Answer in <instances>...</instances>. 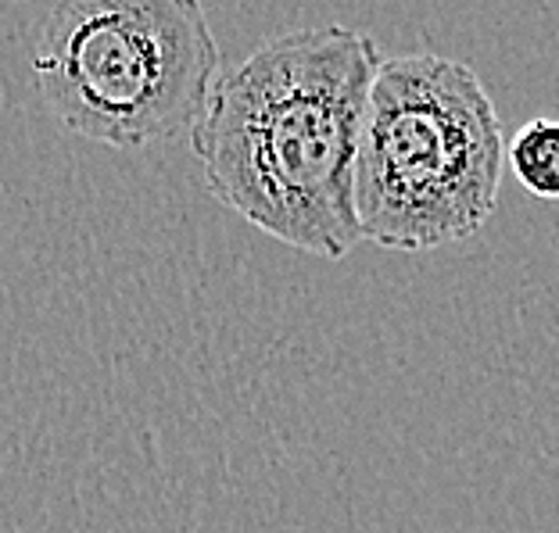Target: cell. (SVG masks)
<instances>
[{
	"label": "cell",
	"instance_id": "6da1fadb",
	"mask_svg": "<svg viewBox=\"0 0 559 533\" xmlns=\"http://www.w3.org/2000/svg\"><path fill=\"white\" fill-rule=\"evenodd\" d=\"M380 47L348 25L287 29L215 80L190 130L209 194L301 255L362 244L355 155Z\"/></svg>",
	"mask_w": 559,
	"mask_h": 533
},
{
	"label": "cell",
	"instance_id": "7a4b0ae2",
	"mask_svg": "<svg viewBox=\"0 0 559 533\" xmlns=\"http://www.w3.org/2000/svg\"><path fill=\"white\" fill-rule=\"evenodd\" d=\"M502 172V119L474 69L441 54L380 61L355 155L362 240L416 255L477 237Z\"/></svg>",
	"mask_w": 559,
	"mask_h": 533
},
{
	"label": "cell",
	"instance_id": "3957f363",
	"mask_svg": "<svg viewBox=\"0 0 559 533\" xmlns=\"http://www.w3.org/2000/svg\"><path fill=\"white\" fill-rule=\"evenodd\" d=\"M33 75L69 133L147 147L194 130L219 80V44L194 0H69L36 36Z\"/></svg>",
	"mask_w": 559,
	"mask_h": 533
},
{
	"label": "cell",
	"instance_id": "277c9868",
	"mask_svg": "<svg viewBox=\"0 0 559 533\" xmlns=\"http://www.w3.org/2000/svg\"><path fill=\"white\" fill-rule=\"evenodd\" d=\"M506 165L527 194L538 201H559V122L531 119L506 144Z\"/></svg>",
	"mask_w": 559,
	"mask_h": 533
}]
</instances>
